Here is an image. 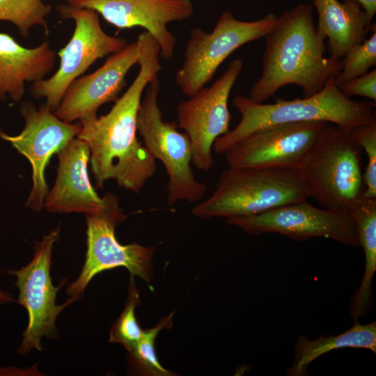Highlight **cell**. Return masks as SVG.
<instances>
[{
  "label": "cell",
  "mask_w": 376,
  "mask_h": 376,
  "mask_svg": "<svg viewBox=\"0 0 376 376\" xmlns=\"http://www.w3.org/2000/svg\"><path fill=\"white\" fill-rule=\"evenodd\" d=\"M139 71L132 84L106 114L79 120L77 137L89 146L90 163L96 186L101 189L109 180L139 194L156 171V160L138 140L136 120L143 91L162 70L160 48L146 31L136 40Z\"/></svg>",
  "instance_id": "6da1fadb"
},
{
  "label": "cell",
  "mask_w": 376,
  "mask_h": 376,
  "mask_svg": "<svg viewBox=\"0 0 376 376\" xmlns=\"http://www.w3.org/2000/svg\"><path fill=\"white\" fill-rule=\"evenodd\" d=\"M264 38L261 75L249 96L255 102H264L289 84L301 88L304 97L312 96L340 71L341 60L324 56L325 38L315 26L308 3L283 12Z\"/></svg>",
  "instance_id": "7a4b0ae2"
},
{
  "label": "cell",
  "mask_w": 376,
  "mask_h": 376,
  "mask_svg": "<svg viewBox=\"0 0 376 376\" xmlns=\"http://www.w3.org/2000/svg\"><path fill=\"white\" fill-rule=\"evenodd\" d=\"M232 104L241 114V120L234 129L214 141L212 148L220 155L251 132L270 125L325 121L351 130L376 122L375 102L351 99L338 88L334 77L310 97L291 100L279 98L274 103L264 104L237 95Z\"/></svg>",
  "instance_id": "3957f363"
},
{
  "label": "cell",
  "mask_w": 376,
  "mask_h": 376,
  "mask_svg": "<svg viewBox=\"0 0 376 376\" xmlns=\"http://www.w3.org/2000/svg\"><path fill=\"white\" fill-rule=\"evenodd\" d=\"M308 197L297 169L228 166L212 194L191 212L203 220L250 216Z\"/></svg>",
  "instance_id": "277c9868"
},
{
  "label": "cell",
  "mask_w": 376,
  "mask_h": 376,
  "mask_svg": "<svg viewBox=\"0 0 376 376\" xmlns=\"http://www.w3.org/2000/svg\"><path fill=\"white\" fill-rule=\"evenodd\" d=\"M361 149L350 129L329 123L299 169L308 197L323 208L350 212L364 197Z\"/></svg>",
  "instance_id": "5b68a950"
},
{
  "label": "cell",
  "mask_w": 376,
  "mask_h": 376,
  "mask_svg": "<svg viewBox=\"0 0 376 376\" xmlns=\"http://www.w3.org/2000/svg\"><path fill=\"white\" fill-rule=\"evenodd\" d=\"M158 75L146 88L137 115V132L143 146L153 158L163 164L169 177L167 203L169 205L185 201L197 203L207 191L198 181L191 168L192 150L189 138L178 130V124L163 120L157 102L160 91Z\"/></svg>",
  "instance_id": "8992f818"
},
{
  "label": "cell",
  "mask_w": 376,
  "mask_h": 376,
  "mask_svg": "<svg viewBox=\"0 0 376 376\" xmlns=\"http://www.w3.org/2000/svg\"><path fill=\"white\" fill-rule=\"evenodd\" d=\"M63 20L72 19L75 29L68 42L57 55L60 64L54 74L32 84L31 95L45 99V104L54 111L70 84L98 59L116 53L127 44L124 38L107 34L94 10L63 3L56 6Z\"/></svg>",
  "instance_id": "52a82bcc"
},
{
  "label": "cell",
  "mask_w": 376,
  "mask_h": 376,
  "mask_svg": "<svg viewBox=\"0 0 376 376\" xmlns=\"http://www.w3.org/2000/svg\"><path fill=\"white\" fill-rule=\"evenodd\" d=\"M278 17L269 13L254 21H242L230 11L223 12L210 33L192 29L185 50V60L175 81L188 97L213 79L222 63L237 49L264 38L274 27Z\"/></svg>",
  "instance_id": "ba28073f"
},
{
  "label": "cell",
  "mask_w": 376,
  "mask_h": 376,
  "mask_svg": "<svg viewBox=\"0 0 376 376\" xmlns=\"http://www.w3.org/2000/svg\"><path fill=\"white\" fill-rule=\"evenodd\" d=\"M107 204L101 211L86 214V244L85 263L76 281L67 288L70 297L81 299L92 279L105 270L123 267L131 276H137L149 283L152 278V256L155 247L132 243L121 244L116 239V228L125 221L127 215L119 205L116 195L107 193Z\"/></svg>",
  "instance_id": "9c48e42d"
},
{
  "label": "cell",
  "mask_w": 376,
  "mask_h": 376,
  "mask_svg": "<svg viewBox=\"0 0 376 376\" xmlns=\"http://www.w3.org/2000/svg\"><path fill=\"white\" fill-rule=\"evenodd\" d=\"M59 237L58 226L45 235L41 242L36 243L33 258L27 265L8 272L17 277V302L26 309L29 315L23 340L17 350L22 355L32 349L42 350L41 339L43 336L57 338L56 318L66 306L77 301L70 297L64 304H56L57 292L66 281L63 279L59 286L55 287L50 276L52 249Z\"/></svg>",
  "instance_id": "30bf717a"
},
{
  "label": "cell",
  "mask_w": 376,
  "mask_h": 376,
  "mask_svg": "<svg viewBox=\"0 0 376 376\" xmlns=\"http://www.w3.org/2000/svg\"><path fill=\"white\" fill-rule=\"evenodd\" d=\"M242 68L241 59L231 61L224 73L210 86L201 88L177 107L178 126L189 138L191 163L199 170L208 171L212 167L213 144L230 130L228 98Z\"/></svg>",
  "instance_id": "8fae6325"
},
{
  "label": "cell",
  "mask_w": 376,
  "mask_h": 376,
  "mask_svg": "<svg viewBox=\"0 0 376 376\" xmlns=\"http://www.w3.org/2000/svg\"><path fill=\"white\" fill-rule=\"evenodd\" d=\"M226 221L250 235L274 233L295 240L322 237L359 246L357 227L350 212L318 208L306 200Z\"/></svg>",
  "instance_id": "7c38bea8"
},
{
  "label": "cell",
  "mask_w": 376,
  "mask_h": 376,
  "mask_svg": "<svg viewBox=\"0 0 376 376\" xmlns=\"http://www.w3.org/2000/svg\"><path fill=\"white\" fill-rule=\"evenodd\" d=\"M329 123L310 121L267 126L248 134L224 154L229 167L300 168Z\"/></svg>",
  "instance_id": "4fadbf2b"
},
{
  "label": "cell",
  "mask_w": 376,
  "mask_h": 376,
  "mask_svg": "<svg viewBox=\"0 0 376 376\" xmlns=\"http://www.w3.org/2000/svg\"><path fill=\"white\" fill-rule=\"evenodd\" d=\"M20 113L25 124L18 135L10 136L0 130V138L12 146L30 162L33 186L25 203L33 211L44 207L48 193L45 171L52 156L57 154L81 130V123H67L58 118L45 104L39 108L30 102H24Z\"/></svg>",
  "instance_id": "5bb4252c"
},
{
  "label": "cell",
  "mask_w": 376,
  "mask_h": 376,
  "mask_svg": "<svg viewBox=\"0 0 376 376\" xmlns=\"http://www.w3.org/2000/svg\"><path fill=\"white\" fill-rule=\"evenodd\" d=\"M75 6L95 10L120 29L143 28L157 41L160 56L171 59L176 39L167 25L189 19L194 13L191 0H66Z\"/></svg>",
  "instance_id": "9a60e30c"
},
{
  "label": "cell",
  "mask_w": 376,
  "mask_h": 376,
  "mask_svg": "<svg viewBox=\"0 0 376 376\" xmlns=\"http://www.w3.org/2000/svg\"><path fill=\"white\" fill-rule=\"evenodd\" d=\"M139 61L136 42L127 43L108 57L95 71L75 79L54 111L55 115L67 123L96 116L102 105L118 98L126 86L128 72Z\"/></svg>",
  "instance_id": "2e32d148"
},
{
  "label": "cell",
  "mask_w": 376,
  "mask_h": 376,
  "mask_svg": "<svg viewBox=\"0 0 376 376\" xmlns=\"http://www.w3.org/2000/svg\"><path fill=\"white\" fill-rule=\"evenodd\" d=\"M55 183L48 191L44 207L51 212L97 213L107 204V196L100 197L89 180L88 163L90 148L77 136L58 153Z\"/></svg>",
  "instance_id": "e0dca14e"
},
{
  "label": "cell",
  "mask_w": 376,
  "mask_h": 376,
  "mask_svg": "<svg viewBox=\"0 0 376 376\" xmlns=\"http://www.w3.org/2000/svg\"><path fill=\"white\" fill-rule=\"evenodd\" d=\"M57 53L47 41L28 48L10 35L0 32V100L19 102L26 83L43 79L55 65Z\"/></svg>",
  "instance_id": "ac0fdd59"
},
{
  "label": "cell",
  "mask_w": 376,
  "mask_h": 376,
  "mask_svg": "<svg viewBox=\"0 0 376 376\" xmlns=\"http://www.w3.org/2000/svg\"><path fill=\"white\" fill-rule=\"evenodd\" d=\"M318 13V32L327 38L331 57L341 60L361 43L371 28L359 3L353 0H312Z\"/></svg>",
  "instance_id": "d6986e66"
},
{
  "label": "cell",
  "mask_w": 376,
  "mask_h": 376,
  "mask_svg": "<svg viewBox=\"0 0 376 376\" xmlns=\"http://www.w3.org/2000/svg\"><path fill=\"white\" fill-rule=\"evenodd\" d=\"M350 213L365 256L364 274L350 306L351 317L356 321L364 316L373 304L372 285L376 271V198L363 197Z\"/></svg>",
  "instance_id": "ffe728a7"
},
{
  "label": "cell",
  "mask_w": 376,
  "mask_h": 376,
  "mask_svg": "<svg viewBox=\"0 0 376 376\" xmlns=\"http://www.w3.org/2000/svg\"><path fill=\"white\" fill-rule=\"evenodd\" d=\"M364 348L376 352V323L360 324L356 320L347 331L324 337L321 335L315 340L301 336L297 340L294 359L286 375L290 376L307 375V368L314 360L332 350L344 348Z\"/></svg>",
  "instance_id": "44dd1931"
},
{
  "label": "cell",
  "mask_w": 376,
  "mask_h": 376,
  "mask_svg": "<svg viewBox=\"0 0 376 376\" xmlns=\"http://www.w3.org/2000/svg\"><path fill=\"white\" fill-rule=\"evenodd\" d=\"M173 313L161 319L153 328L143 330L141 338L128 351V360L132 369L139 375L150 376L175 375L159 363L155 348V338L164 329L172 327Z\"/></svg>",
  "instance_id": "7402d4cb"
},
{
  "label": "cell",
  "mask_w": 376,
  "mask_h": 376,
  "mask_svg": "<svg viewBox=\"0 0 376 376\" xmlns=\"http://www.w3.org/2000/svg\"><path fill=\"white\" fill-rule=\"evenodd\" d=\"M52 8L42 0H0V22L12 23L23 38H28L35 26L47 29V18Z\"/></svg>",
  "instance_id": "603a6c76"
},
{
  "label": "cell",
  "mask_w": 376,
  "mask_h": 376,
  "mask_svg": "<svg viewBox=\"0 0 376 376\" xmlns=\"http://www.w3.org/2000/svg\"><path fill=\"white\" fill-rule=\"evenodd\" d=\"M133 277L131 276L130 278L125 306L112 325L109 339L110 343L121 344L127 351L141 338L143 332L135 316V309L140 304V298Z\"/></svg>",
  "instance_id": "cb8c5ba5"
},
{
  "label": "cell",
  "mask_w": 376,
  "mask_h": 376,
  "mask_svg": "<svg viewBox=\"0 0 376 376\" xmlns=\"http://www.w3.org/2000/svg\"><path fill=\"white\" fill-rule=\"evenodd\" d=\"M368 39L351 49L341 59V69L334 78L337 86L362 76L376 65V29Z\"/></svg>",
  "instance_id": "d4e9b609"
},
{
  "label": "cell",
  "mask_w": 376,
  "mask_h": 376,
  "mask_svg": "<svg viewBox=\"0 0 376 376\" xmlns=\"http://www.w3.org/2000/svg\"><path fill=\"white\" fill-rule=\"evenodd\" d=\"M356 143L368 157L363 172L364 197L376 198V122L356 126L350 130Z\"/></svg>",
  "instance_id": "484cf974"
},
{
  "label": "cell",
  "mask_w": 376,
  "mask_h": 376,
  "mask_svg": "<svg viewBox=\"0 0 376 376\" xmlns=\"http://www.w3.org/2000/svg\"><path fill=\"white\" fill-rule=\"evenodd\" d=\"M347 95H359L376 100V70L348 81L338 86Z\"/></svg>",
  "instance_id": "4316f807"
},
{
  "label": "cell",
  "mask_w": 376,
  "mask_h": 376,
  "mask_svg": "<svg viewBox=\"0 0 376 376\" xmlns=\"http://www.w3.org/2000/svg\"><path fill=\"white\" fill-rule=\"evenodd\" d=\"M361 5L364 10L369 22L371 23L376 13V0H353Z\"/></svg>",
  "instance_id": "83f0119b"
},
{
  "label": "cell",
  "mask_w": 376,
  "mask_h": 376,
  "mask_svg": "<svg viewBox=\"0 0 376 376\" xmlns=\"http://www.w3.org/2000/svg\"><path fill=\"white\" fill-rule=\"evenodd\" d=\"M15 301L11 294L0 289V305Z\"/></svg>",
  "instance_id": "f1b7e54d"
},
{
  "label": "cell",
  "mask_w": 376,
  "mask_h": 376,
  "mask_svg": "<svg viewBox=\"0 0 376 376\" xmlns=\"http://www.w3.org/2000/svg\"><path fill=\"white\" fill-rule=\"evenodd\" d=\"M63 1H65L66 0H63Z\"/></svg>",
  "instance_id": "f546056e"
}]
</instances>
